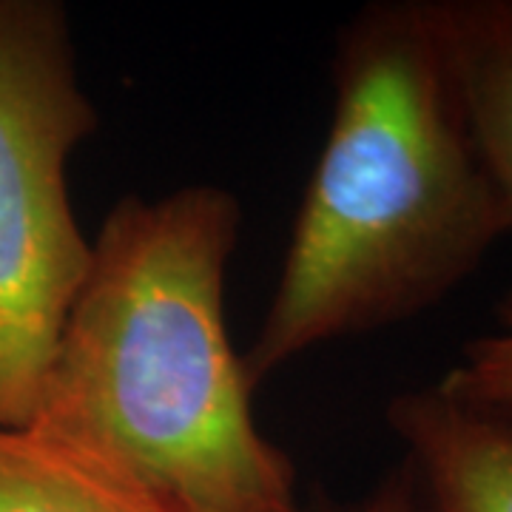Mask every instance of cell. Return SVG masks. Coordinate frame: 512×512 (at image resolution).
Listing matches in <instances>:
<instances>
[{
  "label": "cell",
  "mask_w": 512,
  "mask_h": 512,
  "mask_svg": "<svg viewBox=\"0 0 512 512\" xmlns=\"http://www.w3.org/2000/svg\"><path fill=\"white\" fill-rule=\"evenodd\" d=\"M436 387L461 402L512 410V291L495 305V330L467 342Z\"/></svg>",
  "instance_id": "7"
},
{
  "label": "cell",
  "mask_w": 512,
  "mask_h": 512,
  "mask_svg": "<svg viewBox=\"0 0 512 512\" xmlns=\"http://www.w3.org/2000/svg\"><path fill=\"white\" fill-rule=\"evenodd\" d=\"M97 131L72 26L55 0H0V427L35 416L92 242L66 168Z\"/></svg>",
  "instance_id": "3"
},
{
  "label": "cell",
  "mask_w": 512,
  "mask_h": 512,
  "mask_svg": "<svg viewBox=\"0 0 512 512\" xmlns=\"http://www.w3.org/2000/svg\"><path fill=\"white\" fill-rule=\"evenodd\" d=\"M0 512H191L97 450L35 424L0 427Z\"/></svg>",
  "instance_id": "5"
},
{
  "label": "cell",
  "mask_w": 512,
  "mask_h": 512,
  "mask_svg": "<svg viewBox=\"0 0 512 512\" xmlns=\"http://www.w3.org/2000/svg\"><path fill=\"white\" fill-rule=\"evenodd\" d=\"M478 148L512 211V0H439Z\"/></svg>",
  "instance_id": "6"
},
{
  "label": "cell",
  "mask_w": 512,
  "mask_h": 512,
  "mask_svg": "<svg viewBox=\"0 0 512 512\" xmlns=\"http://www.w3.org/2000/svg\"><path fill=\"white\" fill-rule=\"evenodd\" d=\"M242 208L220 185L123 197L57 336L29 424L97 450L191 512H302L225 328Z\"/></svg>",
  "instance_id": "2"
},
{
  "label": "cell",
  "mask_w": 512,
  "mask_h": 512,
  "mask_svg": "<svg viewBox=\"0 0 512 512\" xmlns=\"http://www.w3.org/2000/svg\"><path fill=\"white\" fill-rule=\"evenodd\" d=\"M387 424L407 450L416 512H512V410L461 402L433 384L396 393Z\"/></svg>",
  "instance_id": "4"
},
{
  "label": "cell",
  "mask_w": 512,
  "mask_h": 512,
  "mask_svg": "<svg viewBox=\"0 0 512 512\" xmlns=\"http://www.w3.org/2000/svg\"><path fill=\"white\" fill-rule=\"evenodd\" d=\"M333 89L274 299L242 356L254 387L319 345L436 308L512 234L439 0L359 9L336 37Z\"/></svg>",
  "instance_id": "1"
},
{
  "label": "cell",
  "mask_w": 512,
  "mask_h": 512,
  "mask_svg": "<svg viewBox=\"0 0 512 512\" xmlns=\"http://www.w3.org/2000/svg\"><path fill=\"white\" fill-rule=\"evenodd\" d=\"M336 512H416V481L410 464L402 461L362 501Z\"/></svg>",
  "instance_id": "8"
}]
</instances>
